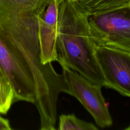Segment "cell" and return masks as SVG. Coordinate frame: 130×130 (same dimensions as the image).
<instances>
[{"label":"cell","instance_id":"cell-7","mask_svg":"<svg viewBox=\"0 0 130 130\" xmlns=\"http://www.w3.org/2000/svg\"><path fill=\"white\" fill-rule=\"evenodd\" d=\"M51 0H0V12L25 11L47 7Z\"/></svg>","mask_w":130,"mask_h":130},{"label":"cell","instance_id":"cell-9","mask_svg":"<svg viewBox=\"0 0 130 130\" xmlns=\"http://www.w3.org/2000/svg\"><path fill=\"white\" fill-rule=\"evenodd\" d=\"M14 103L13 90L0 67V113L6 114Z\"/></svg>","mask_w":130,"mask_h":130},{"label":"cell","instance_id":"cell-6","mask_svg":"<svg viewBox=\"0 0 130 130\" xmlns=\"http://www.w3.org/2000/svg\"><path fill=\"white\" fill-rule=\"evenodd\" d=\"M88 17L111 11L130 8V0H82L72 1Z\"/></svg>","mask_w":130,"mask_h":130},{"label":"cell","instance_id":"cell-1","mask_svg":"<svg viewBox=\"0 0 130 130\" xmlns=\"http://www.w3.org/2000/svg\"><path fill=\"white\" fill-rule=\"evenodd\" d=\"M57 61L91 82L104 86L105 79L94 54L88 16L71 0H58Z\"/></svg>","mask_w":130,"mask_h":130},{"label":"cell","instance_id":"cell-2","mask_svg":"<svg viewBox=\"0 0 130 130\" xmlns=\"http://www.w3.org/2000/svg\"><path fill=\"white\" fill-rule=\"evenodd\" d=\"M90 37L95 46L130 51V8L88 17Z\"/></svg>","mask_w":130,"mask_h":130},{"label":"cell","instance_id":"cell-11","mask_svg":"<svg viewBox=\"0 0 130 130\" xmlns=\"http://www.w3.org/2000/svg\"><path fill=\"white\" fill-rule=\"evenodd\" d=\"M72 1H82V0H71Z\"/></svg>","mask_w":130,"mask_h":130},{"label":"cell","instance_id":"cell-10","mask_svg":"<svg viewBox=\"0 0 130 130\" xmlns=\"http://www.w3.org/2000/svg\"><path fill=\"white\" fill-rule=\"evenodd\" d=\"M11 127L9 121L7 119L0 117V130H11Z\"/></svg>","mask_w":130,"mask_h":130},{"label":"cell","instance_id":"cell-5","mask_svg":"<svg viewBox=\"0 0 130 130\" xmlns=\"http://www.w3.org/2000/svg\"><path fill=\"white\" fill-rule=\"evenodd\" d=\"M58 15V0H51L43 16L39 18L38 39L43 64L56 61V39Z\"/></svg>","mask_w":130,"mask_h":130},{"label":"cell","instance_id":"cell-4","mask_svg":"<svg viewBox=\"0 0 130 130\" xmlns=\"http://www.w3.org/2000/svg\"><path fill=\"white\" fill-rule=\"evenodd\" d=\"M94 54L104 77V87L130 96V51L95 46Z\"/></svg>","mask_w":130,"mask_h":130},{"label":"cell","instance_id":"cell-12","mask_svg":"<svg viewBox=\"0 0 130 130\" xmlns=\"http://www.w3.org/2000/svg\"><path fill=\"white\" fill-rule=\"evenodd\" d=\"M0 117H1V116H0Z\"/></svg>","mask_w":130,"mask_h":130},{"label":"cell","instance_id":"cell-8","mask_svg":"<svg viewBox=\"0 0 130 130\" xmlns=\"http://www.w3.org/2000/svg\"><path fill=\"white\" fill-rule=\"evenodd\" d=\"M59 130H98L92 123L77 118L74 114H62L59 116Z\"/></svg>","mask_w":130,"mask_h":130},{"label":"cell","instance_id":"cell-3","mask_svg":"<svg viewBox=\"0 0 130 130\" xmlns=\"http://www.w3.org/2000/svg\"><path fill=\"white\" fill-rule=\"evenodd\" d=\"M68 89V94L76 98L101 128L110 127L112 118L102 93V85L95 84L75 71L61 66Z\"/></svg>","mask_w":130,"mask_h":130}]
</instances>
